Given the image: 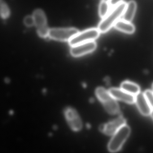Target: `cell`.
Masks as SVG:
<instances>
[{
  "mask_svg": "<svg viewBox=\"0 0 153 153\" xmlns=\"http://www.w3.org/2000/svg\"><path fill=\"white\" fill-rule=\"evenodd\" d=\"M126 5V3L122 2L109 12L98 25V29L100 33H106L114 26V24L123 15Z\"/></svg>",
  "mask_w": 153,
  "mask_h": 153,
  "instance_id": "cell-1",
  "label": "cell"
},
{
  "mask_svg": "<svg viewBox=\"0 0 153 153\" xmlns=\"http://www.w3.org/2000/svg\"><path fill=\"white\" fill-rule=\"evenodd\" d=\"M95 94L108 113L111 115L120 113L119 106L116 99L106 89L102 87H98L95 90Z\"/></svg>",
  "mask_w": 153,
  "mask_h": 153,
  "instance_id": "cell-2",
  "label": "cell"
},
{
  "mask_svg": "<svg viewBox=\"0 0 153 153\" xmlns=\"http://www.w3.org/2000/svg\"><path fill=\"white\" fill-rule=\"evenodd\" d=\"M130 128L125 125L120 128L114 135L108 145V150L111 153H116L120 151L124 144L130 135Z\"/></svg>",
  "mask_w": 153,
  "mask_h": 153,
  "instance_id": "cell-3",
  "label": "cell"
},
{
  "mask_svg": "<svg viewBox=\"0 0 153 153\" xmlns=\"http://www.w3.org/2000/svg\"><path fill=\"white\" fill-rule=\"evenodd\" d=\"M79 33L75 28H53L49 30L48 36L53 40L60 41H70Z\"/></svg>",
  "mask_w": 153,
  "mask_h": 153,
  "instance_id": "cell-4",
  "label": "cell"
},
{
  "mask_svg": "<svg viewBox=\"0 0 153 153\" xmlns=\"http://www.w3.org/2000/svg\"><path fill=\"white\" fill-rule=\"evenodd\" d=\"M100 34L98 29H89L76 34L69 41V44L71 46L73 47L83 43L93 41L99 37Z\"/></svg>",
  "mask_w": 153,
  "mask_h": 153,
  "instance_id": "cell-5",
  "label": "cell"
},
{
  "mask_svg": "<svg viewBox=\"0 0 153 153\" xmlns=\"http://www.w3.org/2000/svg\"><path fill=\"white\" fill-rule=\"evenodd\" d=\"M32 16L39 36L44 38L47 37L49 29L48 27L47 20L44 12L41 9H37L33 13Z\"/></svg>",
  "mask_w": 153,
  "mask_h": 153,
  "instance_id": "cell-6",
  "label": "cell"
},
{
  "mask_svg": "<svg viewBox=\"0 0 153 153\" xmlns=\"http://www.w3.org/2000/svg\"><path fill=\"white\" fill-rule=\"evenodd\" d=\"M126 122L123 117H120L107 124L102 125L99 129L104 134L112 136L120 128L126 125Z\"/></svg>",
  "mask_w": 153,
  "mask_h": 153,
  "instance_id": "cell-7",
  "label": "cell"
},
{
  "mask_svg": "<svg viewBox=\"0 0 153 153\" xmlns=\"http://www.w3.org/2000/svg\"><path fill=\"white\" fill-rule=\"evenodd\" d=\"M65 115L71 128L75 132L82 129V120L76 111L71 108H66L65 110Z\"/></svg>",
  "mask_w": 153,
  "mask_h": 153,
  "instance_id": "cell-8",
  "label": "cell"
},
{
  "mask_svg": "<svg viewBox=\"0 0 153 153\" xmlns=\"http://www.w3.org/2000/svg\"><path fill=\"white\" fill-rule=\"evenodd\" d=\"M96 47L97 45L94 41L86 42L72 47L71 53L74 57H80L92 53L95 50Z\"/></svg>",
  "mask_w": 153,
  "mask_h": 153,
  "instance_id": "cell-9",
  "label": "cell"
},
{
  "mask_svg": "<svg viewBox=\"0 0 153 153\" xmlns=\"http://www.w3.org/2000/svg\"><path fill=\"white\" fill-rule=\"evenodd\" d=\"M108 91L111 95L116 100L122 101L129 104H133L135 102V96L128 93L122 89L111 88Z\"/></svg>",
  "mask_w": 153,
  "mask_h": 153,
  "instance_id": "cell-10",
  "label": "cell"
},
{
  "mask_svg": "<svg viewBox=\"0 0 153 153\" xmlns=\"http://www.w3.org/2000/svg\"><path fill=\"white\" fill-rule=\"evenodd\" d=\"M135 102L136 103L137 106L142 114L145 116L151 115L152 109L146 100L144 93L140 92L136 95Z\"/></svg>",
  "mask_w": 153,
  "mask_h": 153,
  "instance_id": "cell-11",
  "label": "cell"
},
{
  "mask_svg": "<svg viewBox=\"0 0 153 153\" xmlns=\"http://www.w3.org/2000/svg\"><path fill=\"white\" fill-rule=\"evenodd\" d=\"M114 26L116 29L126 34H133L135 30V27L132 23L123 19L118 20Z\"/></svg>",
  "mask_w": 153,
  "mask_h": 153,
  "instance_id": "cell-12",
  "label": "cell"
},
{
  "mask_svg": "<svg viewBox=\"0 0 153 153\" xmlns=\"http://www.w3.org/2000/svg\"><path fill=\"white\" fill-rule=\"evenodd\" d=\"M136 10V2L134 1L128 2L123 14V20L130 22L134 17Z\"/></svg>",
  "mask_w": 153,
  "mask_h": 153,
  "instance_id": "cell-13",
  "label": "cell"
},
{
  "mask_svg": "<svg viewBox=\"0 0 153 153\" xmlns=\"http://www.w3.org/2000/svg\"><path fill=\"white\" fill-rule=\"evenodd\" d=\"M121 89L134 96L140 92V88L139 85L129 81L123 82L121 85Z\"/></svg>",
  "mask_w": 153,
  "mask_h": 153,
  "instance_id": "cell-14",
  "label": "cell"
},
{
  "mask_svg": "<svg viewBox=\"0 0 153 153\" xmlns=\"http://www.w3.org/2000/svg\"><path fill=\"white\" fill-rule=\"evenodd\" d=\"M110 5L108 2L101 1L99 5V13L100 17L104 18L108 14L109 10Z\"/></svg>",
  "mask_w": 153,
  "mask_h": 153,
  "instance_id": "cell-15",
  "label": "cell"
},
{
  "mask_svg": "<svg viewBox=\"0 0 153 153\" xmlns=\"http://www.w3.org/2000/svg\"><path fill=\"white\" fill-rule=\"evenodd\" d=\"M10 15V10L6 4L3 0H0V16L4 19L7 18Z\"/></svg>",
  "mask_w": 153,
  "mask_h": 153,
  "instance_id": "cell-16",
  "label": "cell"
},
{
  "mask_svg": "<svg viewBox=\"0 0 153 153\" xmlns=\"http://www.w3.org/2000/svg\"><path fill=\"white\" fill-rule=\"evenodd\" d=\"M145 96L146 98V100L148 102L150 107L153 109V92L151 90H146L145 91Z\"/></svg>",
  "mask_w": 153,
  "mask_h": 153,
  "instance_id": "cell-17",
  "label": "cell"
},
{
  "mask_svg": "<svg viewBox=\"0 0 153 153\" xmlns=\"http://www.w3.org/2000/svg\"><path fill=\"white\" fill-rule=\"evenodd\" d=\"M24 23L27 27H32L35 25L34 18L33 16H27L24 19Z\"/></svg>",
  "mask_w": 153,
  "mask_h": 153,
  "instance_id": "cell-18",
  "label": "cell"
},
{
  "mask_svg": "<svg viewBox=\"0 0 153 153\" xmlns=\"http://www.w3.org/2000/svg\"><path fill=\"white\" fill-rule=\"evenodd\" d=\"M122 2H123V0H110L109 1V4L110 6L114 7L118 5Z\"/></svg>",
  "mask_w": 153,
  "mask_h": 153,
  "instance_id": "cell-19",
  "label": "cell"
},
{
  "mask_svg": "<svg viewBox=\"0 0 153 153\" xmlns=\"http://www.w3.org/2000/svg\"><path fill=\"white\" fill-rule=\"evenodd\" d=\"M151 116H152V117L153 119V109L152 110V113H151Z\"/></svg>",
  "mask_w": 153,
  "mask_h": 153,
  "instance_id": "cell-20",
  "label": "cell"
},
{
  "mask_svg": "<svg viewBox=\"0 0 153 153\" xmlns=\"http://www.w3.org/2000/svg\"><path fill=\"white\" fill-rule=\"evenodd\" d=\"M102 1H104L107 2H108L110 0H102Z\"/></svg>",
  "mask_w": 153,
  "mask_h": 153,
  "instance_id": "cell-21",
  "label": "cell"
},
{
  "mask_svg": "<svg viewBox=\"0 0 153 153\" xmlns=\"http://www.w3.org/2000/svg\"><path fill=\"white\" fill-rule=\"evenodd\" d=\"M152 90H153V85H152Z\"/></svg>",
  "mask_w": 153,
  "mask_h": 153,
  "instance_id": "cell-22",
  "label": "cell"
}]
</instances>
